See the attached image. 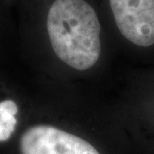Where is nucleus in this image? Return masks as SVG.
I'll return each instance as SVG.
<instances>
[{
    "label": "nucleus",
    "instance_id": "f03ea898",
    "mask_svg": "<svg viewBox=\"0 0 154 154\" xmlns=\"http://www.w3.org/2000/svg\"><path fill=\"white\" fill-rule=\"evenodd\" d=\"M119 32L138 47L154 44V0H109Z\"/></svg>",
    "mask_w": 154,
    "mask_h": 154
},
{
    "label": "nucleus",
    "instance_id": "f257e3e1",
    "mask_svg": "<svg viewBox=\"0 0 154 154\" xmlns=\"http://www.w3.org/2000/svg\"><path fill=\"white\" fill-rule=\"evenodd\" d=\"M47 31L54 53L79 71L90 69L101 53V26L85 0H54L47 15Z\"/></svg>",
    "mask_w": 154,
    "mask_h": 154
},
{
    "label": "nucleus",
    "instance_id": "7ed1b4c3",
    "mask_svg": "<svg viewBox=\"0 0 154 154\" xmlns=\"http://www.w3.org/2000/svg\"><path fill=\"white\" fill-rule=\"evenodd\" d=\"M21 154H100L81 137L50 125L29 128L20 139Z\"/></svg>",
    "mask_w": 154,
    "mask_h": 154
},
{
    "label": "nucleus",
    "instance_id": "20e7f679",
    "mask_svg": "<svg viewBox=\"0 0 154 154\" xmlns=\"http://www.w3.org/2000/svg\"><path fill=\"white\" fill-rule=\"evenodd\" d=\"M17 104L12 100L0 102V142L7 141L16 127Z\"/></svg>",
    "mask_w": 154,
    "mask_h": 154
}]
</instances>
